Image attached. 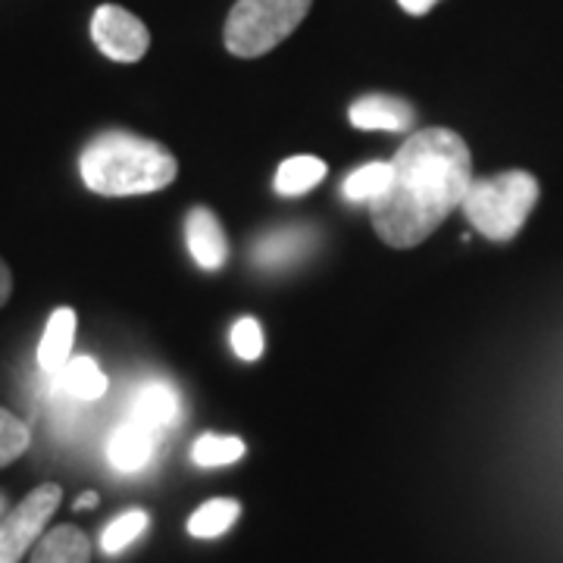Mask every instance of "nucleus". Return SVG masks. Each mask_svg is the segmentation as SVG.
I'll return each mask as SVG.
<instances>
[{
	"label": "nucleus",
	"mask_w": 563,
	"mask_h": 563,
	"mask_svg": "<svg viewBox=\"0 0 563 563\" xmlns=\"http://www.w3.org/2000/svg\"><path fill=\"white\" fill-rule=\"evenodd\" d=\"M10 291H13V273L7 263L0 261V307L10 301Z\"/></svg>",
	"instance_id": "5701e85b"
},
{
	"label": "nucleus",
	"mask_w": 563,
	"mask_h": 563,
	"mask_svg": "<svg viewBox=\"0 0 563 563\" xmlns=\"http://www.w3.org/2000/svg\"><path fill=\"white\" fill-rule=\"evenodd\" d=\"M391 185V163H363L361 169H354L347 179H344L342 191L347 201H366L373 203L385 188Z\"/></svg>",
	"instance_id": "f3484780"
},
{
	"label": "nucleus",
	"mask_w": 563,
	"mask_h": 563,
	"mask_svg": "<svg viewBox=\"0 0 563 563\" xmlns=\"http://www.w3.org/2000/svg\"><path fill=\"white\" fill-rule=\"evenodd\" d=\"M29 442H32L29 426L16 413H10V410L0 407V470L7 463L16 461V457H22L29 451Z\"/></svg>",
	"instance_id": "aec40b11"
},
{
	"label": "nucleus",
	"mask_w": 563,
	"mask_h": 563,
	"mask_svg": "<svg viewBox=\"0 0 563 563\" xmlns=\"http://www.w3.org/2000/svg\"><path fill=\"white\" fill-rule=\"evenodd\" d=\"M347 117H351V125L366 129V132H407L413 125V107L401 98L366 95L351 103Z\"/></svg>",
	"instance_id": "9d476101"
},
{
	"label": "nucleus",
	"mask_w": 563,
	"mask_h": 563,
	"mask_svg": "<svg viewBox=\"0 0 563 563\" xmlns=\"http://www.w3.org/2000/svg\"><path fill=\"white\" fill-rule=\"evenodd\" d=\"M85 507H98V495L95 492H85L79 501H76V510H85Z\"/></svg>",
	"instance_id": "b1692460"
},
{
	"label": "nucleus",
	"mask_w": 563,
	"mask_h": 563,
	"mask_svg": "<svg viewBox=\"0 0 563 563\" xmlns=\"http://www.w3.org/2000/svg\"><path fill=\"white\" fill-rule=\"evenodd\" d=\"M242 507L239 501H229V498H213V501L201 504L191 520H188V532L195 539H217L225 529H232V523L239 520Z\"/></svg>",
	"instance_id": "dca6fc26"
},
{
	"label": "nucleus",
	"mask_w": 563,
	"mask_h": 563,
	"mask_svg": "<svg viewBox=\"0 0 563 563\" xmlns=\"http://www.w3.org/2000/svg\"><path fill=\"white\" fill-rule=\"evenodd\" d=\"M232 351L242 357V361H257L263 354V329L261 322L254 317H242V320L232 325Z\"/></svg>",
	"instance_id": "412c9836"
},
{
	"label": "nucleus",
	"mask_w": 563,
	"mask_h": 563,
	"mask_svg": "<svg viewBox=\"0 0 563 563\" xmlns=\"http://www.w3.org/2000/svg\"><path fill=\"white\" fill-rule=\"evenodd\" d=\"M63 488L57 483H44L32 488L22 498L7 520L0 523V563H20L29 548H35L38 539L47 529V520L57 514L60 507Z\"/></svg>",
	"instance_id": "39448f33"
},
{
	"label": "nucleus",
	"mask_w": 563,
	"mask_h": 563,
	"mask_svg": "<svg viewBox=\"0 0 563 563\" xmlns=\"http://www.w3.org/2000/svg\"><path fill=\"white\" fill-rule=\"evenodd\" d=\"M185 242L198 266L203 269H220L229 257V242L217 217L207 207H195L185 220Z\"/></svg>",
	"instance_id": "1a4fd4ad"
},
{
	"label": "nucleus",
	"mask_w": 563,
	"mask_h": 563,
	"mask_svg": "<svg viewBox=\"0 0 563 563\" xmlns=\"http://www.w3.org/2000/svg\"><path fill=\"white\" fill-rule=\"evenodd\" d=\"M313 0H239L225 20V47L235 57H263L307 16Z\"/></svg>",
	"instance_id": "20e7f679"
},
{
	"label": "nucleus",
	"mask_w": 563,
	"mask_h": 563,
	"mask_svg": "<svg viewBox=\"0 0 563 563\" xmlns=\"http://www.w3.org/2000/svg\"><path fill=\"white\" fill-rule=\"evenodd\" d=\"M161 439V432H154L144 422L129 417V420L113 429V435L107 442V461H110V466L117 473H139V470H144L147 463L154 461Z\"/></svg>",
	"instance_id": "0eeeda50"
},
{
	"label": "nucleus",
	"mask_w": 563,
	"mask_h": 563,
	"mask_svg": "<svg viewBox=\"0 0 563 563\" xmlns=\"http://www.w3.org/2000/svg\"><path fill=\"white\" fill-rule=\"evenodd\" d=\"M147 514L144 510H125V514H120L113 523L103 529L101 536V548L107 551V554H120V551H125L129 544L139 539L141 532L147 529Z\"/></svg>",
	"instance_id": "6ab92c4d"
},
{
	"label": "nucleus",
	"mask_w": 563,
	"mask_h": 563,
	"mask_svg": "<svg viewBox=\"0 0 563 563\" xmlns=\"http://www.w3.org/2000/svg\"><path fill=\"white\" fill-rule=\"evenodd\" d=\"M0 510H3V498H0Z\"/></svg>",
	"instance_id": "393cba45"
},
{
	"label": "nucleus",
	"mask_w": 563,
	"mask_h": 563,
	"mask_svg": "<svg viewBox=\"0 0 563 563\" xmlns=\"http://www.w3.org/2000/svg\"><path fill=\"white\" fill-rule=\"evenodd\" d=\"M322 179H325V163L320 157H288L276 173V191L285 198H298Z\"/></svg>",
	"instance_id": "2eb2a0df"
},
{
	"label": "nucleus",
	"mask_w": 563,
	"mask_h": 563,
	"mask_svg": "<svg viewBox=\"0 0 563 563\" xmlns=\"http://www.w3.org/2000/svg\"><path fill=\"white\" fill-rule=\"evenodd\" d=\"M310 232L307 229H282L276 235H266L257 247H254V261L276 269V266H288V263L301 261V254L310 247Z\"/></svg>",
	"instance_id": "4468645a"
},
{
	"label": "nucleus",
	"mask_w": 563,
	"mask_h": 563,
	"mask_svg": "<svg viewBox=\"0 0 563 563\" xmlns=\"http://www.w3.org/2000/svg\"><path fill=\"white\" fill-rule=\"evenodd\" d=\"M91 38H95L103 57L117 63H139L151 47L147 25L139 16H132L125 7H117V3H103V7L95 10Z\"/></svg>",
	"instance_id": "423d86ee"
},
{
	"label": "nucleus",
	"mask_w": 563,
	"mask_h": 563,
	"mask_svg": "<svg viewBox=\"0 0 563 563\" xmlns=\"http://www.w3.org/2000/svg\"><path fill=\"white\" fill-rule=\"evenodd\" d=\"M539 203V179L526 169H507L488 179H473L461 213L488 242H510Z\"/></svg>",
	"instance_id": "7ed1b4c3"
},
{
	"label": "nucleus",
	"mask_w": 563,
	"mask_h": 563,
	"mask_svg": "<svg viewBox=\"0 0 563 563\" xmlns=\"http://www.w3.org/2000/svg\"><path fill=\"white\" fill-rule=\"evenodd\" d=\"M76 310L73 307H57L51 320L44 325V335L38 344V366L44 373H60L73 357V342H76Z\"/></svg>",
	"instance_id": "9b49d317"
},
{
	"label": "nucleus",
	"mask_w": 563,
	"mask_h": 563,
	"mask_svg": "<svg viewBox=\"0 0 563 563\" xmlns=\"http://www.w3.org/2000/svg\"><path fill=\"white\" fill-rule=\"evenodd\" d=\"M398 3H401L410 16H426V13H429V10H432L439 0H398Z\"/></svg>",
	"instance_id": "4be33fe9"
},
{
	"label": "nucleus",
	"mask_w": 563,
	"mask_h": 563,
	"mask_svg": "<svg viewBox=\"0 0 563 563\" xmlns=\"http://www.w3.org/2000/svg\"><path fill=\"white\" fill-rule=\"evenodd\" d=\"M32 563H91V542L79 526H57L41 536Z\"/></svg>",
	"instance_id": "f8f14e48"
},
{
	"label": "nucleus",
	"mask_w": 563,
	"mask_h": 563,
	"mask_svg": "<svg viewBox=\"0 0 563 563\" xmlns=\"http://www.w3.org/2000/svg\"><path fill=\"white\" fill-rule=\"evenodd\" d=\"M242 457L244 442L235 439V435H213V432H207L191 448V461L198 463V466H229V463L242 461Z\"/></svg>",
	"instance_id": "a211bd4d"
},
{
	"label": "nucleus",
	"mask_w": 563,
	"mask_h": 563,
	"mask_svg": "<svg viewBox=\"0 0 563 563\" xmlns=\"http://www.w3.org/2000/svg\"><path fill=\"white\" fill-rule=\"evenodd\" d=\"M54 379L76 401H98L110 388L103 369L91 357H69V363L63 366L60 373H54Z\"/></svg>",
	"instance_id": "ddd939ff"
},
{
	"label": "nucleus",
	"mask_w": 563,
	"mask_h": 563,
	"mask_svg": "<svg viewBox=\"0 0 563 563\" xmlns=\"http://www.w3.org/2000/svg\"><path fill=\"white\" fill-rule=\"evenodd\" d=\"M81 181L103 198L154 195L179 176V163L161 141L132 132H103L81 151Z\"/></svg>",
	"instance_id": "f03ea898"
},
{
	"label": "nucleus",
	"mask_w": 563,
	"mask_h": 563,
	"mask_svg": "<svg viewBox=\"0 0 563 563\" xmlns=\"http://www.w3.org/2000/svg\"><path fill=\"white\" fill-rule=\"evenodd\" d=\"M129 417L144 422L154 432H166L181 420V398L176 391V385L163 383V379H147L139 385V391L132 395L129 404Z\"/></svg>",
	"instance_id": "6e6552de"
},
{
	"label": "nucleus",
	"mask_w": 563,
	"mask_h": 563,
	"mask_svg": "<svg viewBox=\"0 0 563 563\" xmlns=\"http://www.w3.org/2000/svg\"><path fill=\"white\" fill-rule=\"evenodd\" d=\"M473 185V157L451 129H422L391 161V185L369 203L373 229L388 247H417L461 210Z\"/></svg>",
	"instance_id": "f257e3e1"
}]
</instances>
